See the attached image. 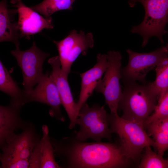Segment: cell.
Masks as SVG:
<instances>
[{
	"instance_id": "obj_21",
	"label": "cell",
	"mask_w": 168,
	"mask_h": 168,
	"mask_svg": "<svg viewBox=\"0 0 168 168\" xmlns=\"http://www.w3.org/2000/svg\"><path fill=\"white\" fill-rule=\"evenodd\" d=\"M75 0H44L40 3L30 7L46 18H49L54 12L63 10L72 9Z\"/></svg>"
},
{
	"instance_id": "obj_2",
	"label": "cell",
	"mask_w": 168,
	"mask_h": 168,
	"mask_svg": "<svg viewBox=\"0 0 168 168\" xmlns=\"http://www.w3.org/2000/svg\"><path fill=\"white\" fill-rule=\"evenodd\" d=\"M124 84L118 105V109L123 112L121 117L144 127L146 121L157 105V96L151 83L141 85L134 82Z\"/></svg>"
},
{
	"instance_id": "obj_22",
	"label": "cell",
	"mask_w": 168,
	"mask_h": 168,
	"mask_svg": "<svg viewBox=\"0 0 168 168\" xmlns=\"http://www.w3.org/2000/svg\"><path fill=\"white\" fill-rule=\"evenodd\" d=\"M145 152L138 166L141 168H168V160L153 151L151 146L145 147Z\"/></svg>"
},
{
	"instance_id": "obj_7",
	"label": "cell",
	"mask_w": 168,
	"mask_h": 168,
	"mask_svg": "<svg viewBox=\"0 0 168 168\" xmlns=\"http://www.w3.org/2000/svg\"><path fill=\"white\" fill-rule=\"evenodd\" d=\"M126 52L128 62L121 72L124 83L137 81L146 83L145 78L149 72L168 57V49L164 46L147 53H138L130 49H127Z\"/></svg>"
},
{
	"instance_id": "obj_25",
	"label": "cell",
	"mask_w": 168,
	"mask_h": 168,
	"mask_svg": "<svg viewBox=\"0 0 168 168\" xmlns=\"http://www.w3.org/2000/svg\"><path fill=\"white\" fill-rule=\"evenodd\" d=\"M1 168H29V160L18 159L7 161L1 162Z\"/></svg>"
},
{
	"instance_id": "obj_16",
	"label": "cell",
	"mask_w": 168,
	"mask_h": 168,
	"mask_svg": "<svg viewBox=\"0 0 168 168\" xmlns=\"http://www.w3.org/2000/svg\"><path fill=\"white\" fill-rule=\"evenodd\" d=\"M17 10L8 8L7 0H2L0 3V41L13 43L16 47H19L20 36L18 22H13L14 15Z\"/></svg>"
},
{
	"instance_id": "obj_20",
	"label": "cell",
	"mask_w": 168,
	"mask_h": 168,
	"mask_svg": "<svg viewBox=\"0 0 168 168\" xmlns=\"http://www.w3.org/2000/svg\"><path fill=\"white\" fill-rule=\"evenodd\" d=\"M156 77L151 82L160 100L168 91V57L164 59L155 68Z\"/></svg>"
},
{
	"instance_id": "obj_14",
	"label": "cell",
	"mask_w": 168,
	"mask_h": 168,
	"mask_svg": "<svg viewBox=\"0 0 168 168\" xmlns=\"http://www.w3.org/2000/svg\"><path fill=\"white\" fill-rule=\"evenodd\" d=\"M28 125L21 133H13L0 146L2 151L0 160L13 157L24 149L36 144L39 139L34 127Z\"/></svg>"
},
{
	"instance_id": "obj_27",
	"label": "cell",
	"mask_w": 168,
	"mask_h": 168,
	"mask_svg": "<svg viewBox=\"0 0 168 168\" xmlns=\"http://www.w3.org/2000/svg\"><path fill=\"white\" fill-rule=\"evenodd\" d=\"M166 48L168 49V43L166 45Z\"/></svg>"
},
{
	"instance_id": "obj_19",
	"label": "cell",
	"mask_w": 168,
	"mask_h": 168,
	"mask_svg": "<svg viewBox=\"0 0 168 168\" xmlns=\"http://www.w3.org/2000/svg\"><path fill=\"white\" fill-rule=\"evenodd\" d=\"M42 137L39 141L41 156L40 168H58L60 166L55 161L54 149L46 125L42 127Z\"/></svg>"
},
{
	"instance_id": "obj_15",
	"label": "cell",
	"mask_w": 168,
	"mask_h": 168,
	"mask_svg": "<svg viewBox=\"0 0 168 168\" xmlns=\"http://www.w3.org/2000/svg\"><path fill=\"white\" fill-rule=\"evenodd\" d=\"M22 106L10 103L7 106H0V145L14 133L17 129H23L28 125L21 119L20 112Z\"/></svg>"
},
{
	"instance_id": "obj_6",
	"label": "cell",
	"mask_w": 168,
	"mask_h": 168,
	"mask_svg": "<svg viewBox=\"0 0 168 168\" xmlns=\"http://www.w3.org/2000/svg\"><path fill=\"white\" fill-rule=\"evenodd\" d=\"M106 54L108 66L104 77L95 89L104 96L111 114H117L119 104L122 94L120 83L122 57L119 52L114 50L110 51Z\"/></svg>"
},
{
	"instance_id": "obj_26",
	"label": "cell",
	"mask_w": 168,
	"mask_h": 168,
	"mask_svg": "<svg viewBox=\"0 0 168 168\" xmlns=\"http://www.w3.org/2000/svg\"><path fill=\"white\" fill-rule=\"evenodd\" d=\"M20 0H11L10 2L12 4L17 3Z\"/></svg>"
},
{
	"instance_id": "obj_28",
	"label": "cell",
	"mask_w": 168,
	"mask_h": 168,
	"mask_svg": "<svg viewBox=\"0 0 168 168\" xmlns=\"http://www.w3.org/2000/svg\"><path fill=\"white\" fill-rule=\"evenodd\" d=\"M167 159L168 160V159Z\"/></svg>"
},
{
	"instance_id": "obj_18",
	"label": "cell",
	"mask_w": 168,
	"mask_h": 168,
	"mask_svg": "<svg viewBox=\"0 0 168 168\" xmlns=\"http://www.w3.org/2000/svg\"><path fill=\"white\" fill-rule=\"evenodd\" d=\"M145 127L152 138L157 153L163 156L168 149V118L152 122Z\"/></svg>"
},
{
	"instance_id": "obj_17",
	"label": "cell",
	"mask_w": 168,
	"mask_h": 168,
	"mask_svg": "<svg viewBox=\"0 0 168 168\" xmlns=\"http://www.w3.org/2000/svg\"><path fill=\"white\" fill-rule=\"evenodd\" d=\"M0 90L11 97L10 103L23 106L27 103L26 95L13 79L9 72L0 61Z\"/></svg>"
},
{
	"instance_id": "obj_8",
	"label": "cell",
	"mask_w": 168,
	"mask_h": 168,
	"mask_svg": "<svg viewBox=\"0 0 168 168\" xmlns=\"http://www.w3.org/2000/svg\"><path fill=\"white\" fill-rule=\"evenodd\" d=\"M16 48L11 53L16 58L21 68L23 78V90L26 98L44 74L43 63L50 55L39 49L35 42L30 48L26 50H21L19 47Z\"/></svg>"
},
{
	"instance_id": "obj_12",
	"label": "cell",
	"mask_w": 168,
	"mask_h": 168,
	"mask_svg": "<svg viewBox=\"0 0 168 168\" xmlns=\"http://www.w3.org/2000/svg\"><path fill=\"white\" fill-rule=\"evenodd\" d=\"M13 6L17 8L18 25L20 38L29 39L31 35L39 33L44 29L53 28L52 18L43 17L30 7L24 5L21 0Z\"/></svg>"
},
{
	"instance_id": "obj_5",
	"label": "cell",
	"mask_w": 168,
	"mask_h": 168,
	"mask_svg": "<svg viewBox=\"0 0 168 168\" xmlns=\"http://www.w3.org/2000/svg\"><path fill=\"white\" fill-rule=\"evenodd\" d=\"M76 124L80 126L76 133V138L79 141L90 138L99 142L103 138L111 139L109 115L103 106L94 104L90 107L84 103L79 110Z\"/></svg>"
},
{
	"instance_id": "obj_4",
	"label": "cell",
	"mask_w": 168,
	"mask_h": 168,
	"mask_svg": "<svg viewBox=\"0 0 168 168\" xmlns=\"http://www.w3.org/2000/svg\"><path fill=\"white\" fill-rule=\"evenodd\" d=\"M109 119L111 132L119 136L120 146L128 160L136 159L147 146L155 147L154 141L147 133L144 126L125 119L118 114H111Z\"/></svg>"
},
{
	"instance_id": "obj_10",
	"label": "cell",
	"mask_w": 168,
	"mask_h": 168,
	"mask_svg": "<svg viewBox=\"0 0 168 168\" xmlns=\"http://www.w3.org/2000/svg\"><path fill=\"white\" fill-rule=\"evenodd\" d=\"M36 86L26 96L27 103L36 102L46 104L50 107L49 114L56 119L64 122L61 113V100L57 85L49 72L44 74Z\"/></svg>"
},
{
	"instance_id": "obj_24",
	"label": "cell",
	"mask_w": 168,
	"mask_h": 168,
	"mask_svg": "<svg viewBox=\"0 0 168 168\" xmlns=\"http://www.w3.org/2000/svg\"><path fill=\"white\" fill-rule=\"evenodd\" d=\"M40 139L36 143L29 159V168H40V167L41 156L39 144Z\"/></svg>"
},
{
	"instance_id": "obj_9",
	"label": "cell",
	"mask_w": 168,
	"mask_h": 168,
	"mask_svg": "<svg viewBox=\"0 0 168 168\" xmlns=\"http://www.w3.org/2000/svg\"><path fill=\"white\" fill-rule=\"evenodd\" d=\"M58 53L61 69L63 74L68 77L73 63L81 54L85 55L88 49L94 46V41L91 33L85 34L81 31H71L65 38L59 41H54Z\"/></svg>"
},
{
	"instance_id": "obj_13",
	"label": "cell",
	"mask_w": 168,
	"mask_h": 168,
	"mask_svg": "<svg viewBox=\"0 0 168 168\" xmlns=\"http://www.w3.org/2000/svg\"><path fill=\"white\" fill-rule=\"evenodd\" d=\"M108 65L107 54H98L97 62L88 70L80 74L81 88L78 100L77 103L78 110L92 94L98 83L102 79Z\"/></svg>"
},
{
	"instance_id": "obj_11",
	"label": "cell",
	"mask_w": 168,
	"mask_h": 168,
	"mask_svg": "<svg viewBox=\"0 0 168 168\" xmlns=\"http://www.w3.org/2000/svg\"><path fill=\"white\" fill-rule=\"evenodd\" d=\"M52 68L51 74L58 88L62 105L64 107L70 120L69 129L74 128L79 113L77 103L74 100L68 81V77L63 73L58 56L50 58L48 60Z\"/></svg>"
},
{
	"instance_id": "obj_1",
	"label": "cell",
	"mask_w": 168,
	"mask_h": 168,
	"mask_svg": "<svg viewBox=\"0 0 168 168\" xmlns=\"http://www.w3.org/2000/svg\"><path fill=\"white\" fill-rule=\"evenodd\" d=\"M66 142L51 140L54 152L66 159L70 168H115L125 166L128 159L121 147L116 144L100 142Z\"/></svg>"
},
{
	"instance_id": "obj_3",
	"label": "cell",
	"mask_w": 168,
	"mask_h": 168,
	"mask_svg": "<svg viewBox=\"0 0 168 168\" xmlns=\"http://www.w3.org/2000/svg\"><path fill=\"white\" fill-rule=\"evenodd\" d=\"M138 2L144 7L145 15L142 22L133 26L131 32L142 36V47L153 36L157 37L163 43V36L168 32L165 29L168 21V0H129L128 2L132 7Z\"/></svg>"
},
{
	"instance_id": "obj_23",
	"label": "cell",
	"mask_w": 168,
	"mask_h": 168,
	"mask_svg": "<svg viewBox=\"0 0 168 168\" xmlns=\"http://www.w3.org/2000/svg\"><path fill=\"white\" fill-rule=\"evenodd\" d=\"M167 118H168V91L158 101L154 111L146 121L144 127L152 122Z\"/></svg>"
}]
</instances>
